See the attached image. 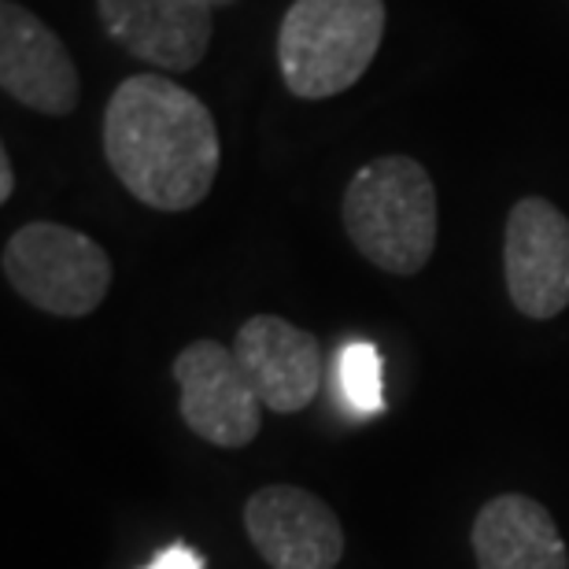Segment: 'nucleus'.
Segmentation results:
<instances>
[{"mask_svg": "<svg viewBox=\"0 0 569 569\" xmlns=\"http://www.w3.org/2000/svg\"><path fill=\"white\" fill-rule=\"evenodd\" d=\"M104 156L122 189L152 211H192L222 167L211 108L163 74H133L108 100Z\"/></svg>", "mask_w": 569, "mask_h": 569, "instance_id": "nucleus-1", "label": "nucleus"}, {"mask_svg": "<svg viewBox=\"0 0 569 569\" xmlns=\"http://www.w3.org/2000/svg\"><path fill=\"white\" fill-rule=\"evenodd\" d=\"M340 219L356 252L385 274L415 278L437 252V186L415 156H378L359 167Z\"/></svg>", "mask_w": 569, "mask_h": 569, "instance_id": "nucleus-2", "label": "nucleus"}, {"mask_svg": "<svg viewBox=\"0 0 569 569\" xmlns=\"http://www.w3.org/2000/svg\"><path fill=\"white\" fill-rule=\"evenodd\" d=\"M385 22V0H292L278 30L284 89L300 100L340 97L370 71Z\"/></svg>", "mask_w": 569, "mask_h": 569, "instance_id": "nucleus-3", "label": "nucleus"}, {"mask_svg": "<svg viewBox=\"0 0 569 569\" xmlns=\"http://www.w3.org/2000/svg\"><path fill=\"white\" fill-rule=\"evenodd\" d=\"M0 270L16 296L56 318L93 315L116 278L104 244L60 222L19 226L4 244Z\"/></svg>", "mask_w": 569, "mask_h": 569, "instance_id": "nucleus-4", "label": "nucleus"}, {"mask_svg": "<svg viewBox=\"0 0 569 569\" xmlns=\"http://www.w3.org/2000/svg\"><path fill=\"white\" fill-rule=\"evenodd\" d=\"M178 385L181 422L192 437L214 443L222 451L248 448L263 429V400L237 362L233 348L219 340H192L170 362Z\"/></svg>", "mask_w": 569, "mask_h": 569, "instance_id": "nucleus-5", "label": "nucleus"}, {"mask_svg": "<svg viewBox=\"0 0 569 569\" xmlns=\"http://www.w3.org/2000/svg\"><path fill=\"white\" fill-rule=\"evenodd\" d=\"M503 281L518 315L551 322L569 307V219L543 197L518 200L507 214Z\"/></svg>", "mask_w": 569, "mask_h": 569, "instance_id": "nucleus-6", "label": "nucleus"}, {"mask_svg": "<svg viewBox=\"0 0 569 569\" xmlns=\"http://www.w3.org/2000/svg\"><path fill=\"white\" fill-rule=\"evenodd\" d=\"M244 532L270 569H337L345 559L337 510L300 485H267L248 496Z\"/></svg>", "mask_w": 569, "mask_h": 569, "instance_id": "nucleus-7", "label": "nucleus"}, {"mask_svg": "<svg viewBox=\"0 0 569 569\" xmlns=\"http://www.w3.org/2000/svg\"><path fill=\"white\" fill-rule=\"evenodd\" d=\"M0 89L38 116L63 119L78 108L82 78L67 44L30 8L0 4Z\"/></svg>", "mask_w": 569, "mask_h": 569, "instance_id": "nucleus-8", "label": "nucleus"}, {"mask_svg": "<svg viewBox=\"0 0 569 569\" xmlns=\"http://www.w3.org/2000/svg\"><path fill=\"white\" fill-rule=\"evenodd\" d=\"M97 16L122 52L159 71H192L211 49V0H97Z\"/></svg>", "mask_w": 569, "mask_h": 569, "instance_id": "nucleus-9", "label": "nucleus"}, {"mask_svg": "<svg viewBox=\"0 0 569 569\" xmlns=\"http://www.w3.org/2000/svg\"><path fill=\"white\" fill-rule=\"evenodd\" d=\"M233 356L274 415H300L322 389V348L289 318L252 315L237 329Z\"/></svg>", "mask_w": 569, "mask_h": 569, "instance_id": "nucleus-10", "label": "nucleus"}, {"mask_svg": "<svg viewBox=\"0 0 569 569\" xmlns=\"http://www.w3.org/2000/svg\"><path fill=\"white\" fill-rule=\"evenodd\" d=\"M470 548L477 569H569L559 521L521 492H503L477 510Z\"/></svg>", "mask_w": 569, "mask_h": 569, "instance_id": "nucleus-11", "label": "nucleus"}, {"mask_svg": "<svg viewBox=\"0 0 569 569\" xmlns=\"http://www.w3.org/2000/svg\"><path fill=\"white\" fill-rule=\"evenodd\" d=\"M337 392H340V403L356 418H370L385 411L381 356L370 340H348V345L337 351Z\"/></svg>", "mask_w": 569, "mask_h": 569, "instance_id": "nucleus-12", "label": "nucleus"}, {"mask_svg": "<svg viewBox=\"0 0 569 569\" xmlns=\"http://www.w3.org/2000/svg\"><path fill=\"white\" fill-rule=\"evenodd\" d=\"M144 569H203V555L197 548H189V543H170Z\"/></svg>", "mask_w": 569, "mask_h": 569, "instance_id": "nucleus-13", "label": "nucleus"}, {"mask_svg": "<svg viewBox=\"0 0 569 569\" xmlns=\"http://www.w3.org/2000/svg\"><path fill=\"white\" fill-rule=\"evenodd\" d=\"M11 192H16V170H11V156L0 152V203H8Z\"/></svg>", "mask_w": 569, "mask_h": 569, "instance_id": "nucleus-14", "label": "nucleus"}]
</instances>
